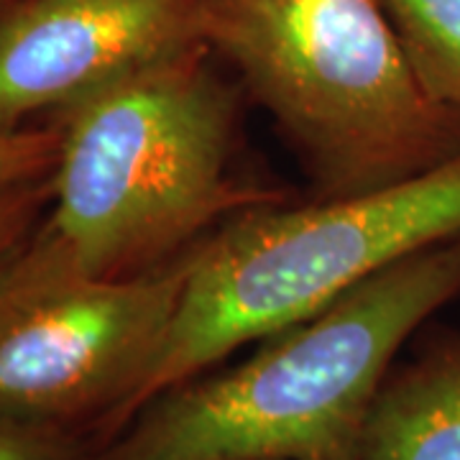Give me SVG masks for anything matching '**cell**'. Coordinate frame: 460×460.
<instances>
[{
  "label": "cell",
  "mask_w": 460,
  "mask_h": 460,
  "mask_svg": "<svg viewBox=\"0 0 460 460\" xmlns=\"http://www.w3.org/2000/svg\"><path fill=\"white\" fill-rule=\"evenodd\" d=\"M460 296V233L386 266L243 363L148 399L90 460H358L396 353Z\"/></svg>",
  "instance_id": "cell-1"
},
{
  "label": "cell",
  "mask_w": 460,
  "mask_h": 460,
  "mask_svg": "<svg viewBox=\"0 0 460 460\" xmlns=\"http://www.w3.org/2000/svg\"><path fill=\"white\" fill-rule=\"evenodd\" d=\"M208 51L164 57L65 111L41 233L84 274L146 271L220 217L277 205L230 180L235 102Z\"/></svg>",
  "instance_id": "cell-2"
},
{
  "label": "cell",
  "mask_w": 460,
  "mask_h": 460,
  "mask_svg": "<svg viewBox=\"0 0 460 460\" xmlns=\"http://www.w3.org/2000/svg\"><path fill=\"white\" fill-rule=\"evenodd\" d=\"M202 39L277 118L325 199L460 154V113L420 80L381 0H205Z\"/></svg>",
  "instance_id": "cell-3"
},
{
  "label": "cell",
  "mask_w": 460,
  "mask_h": 460,
  "mask_svg": "<svg viewBox=\"0 0 460 460\" xmlns=\"http://www.w3.org/2000/svg\"><path fill=\"white\" fill-rule=\"evenodd\" d=\"M460 233V154L420 177L307 208L261 205L195 246L177 314L133 402L313 317L386 266Z\"/></svg>",
  "instance_id": "cell-4"
},
{
  "label": "cell",
  "mask_w": 460,
  "mask_h": 460,
  "mask_svg": "<svg viewBox=\"0 0 460 460\" xmlns=\"http://www.w3.org/2000/svg\"><path fill=\"white\" fill-rule=\"evenodd\" d=\"M195 246L126 277L84 274L44 233L21 248L0 277V420L113 440L177 314Z\"/></svg>",
  "instance_id": "cell-5"
},
{
  "label": "cell",
  "mask_w": 460,
  "mask_h": 460,
  "mask_svg": "<svg viewBox=\"0 0 460 460\" xmlns=\"http://www.w3.org/2000/svg\"><path fill=\"white\" fill-rule=\"evenodd\" d=\"M205 0H23L0 16V131L205 44Z\"/></svg>",
  "instance_id": "cell-6"
},
{
  "label": "cell",
  "mask_w": 460,
  "mask_h": 460,
  "mask_svg": "<svg viewBox=\"0 0 460 460\" xmlns=\"http://www.w3.org/2000/svg\"><path fill=\"white\" fill-rule=\"evenodd\" d=\"M358 460H460V330L394 363L368 410Z\"/></svg>",
  "instance_id": "cell-7"
},
{
  "label": "cell",
  "mask_w": 460,
  "mask_h": 460,
  "mask_svg": "<svg viewBox=\"0 0 460 460\" xmlns=\"http://www.w3.org/2000/svg\"><path fill=\"white\" fill-rule=\"evenodd\" d=\"M414 72L460 113V0H381Z\"/></svg>",
  "instance_id": "cell-8"
},
{
  "label": "cell",
  "mask_w": 460,
  "mask_h": 460,
  "mask_svg": "<svg viewBox=\"0 0 460 460\" xmlns=\"http://www.w3.org/2000/svg\"><path fill=\"white\" fill-rule=\"evenodd\" d=\"M62 131H0V190L39 180L57 164Z\"/></svg>",
  "instance_id": "cell-9"
},
{
  "label": "cell",
  "mask_w": 460,
  "mask_h": 460,
  "mask_svg": "<svg viewBox=\"0 0 460 460\" xmlns=\"http://www.w3.org/2000/svg\"><path fill=\"white\" fill-rule=\"evenodd\" d=\"M95 450L87 438L0 420V460H90Z\"/></svg>",
  "instance_id": "cell-10"
},
{
  "label": "cell",
  "mask_w": 460,
  "mask_h": 460,
  "mask_svg": "<svg viewBox=\"0 0 460 460\" xmlns=\"http://www.w3.org/2000/svg\"><path fill=\"white\" fill-rule=\"evenodd\" d=\"M36 202L39 192H33L31 181L0 190V277L21 251V238L31 223Z\"/></svg>",
  "instance_id": "cell-11"
},
{
  "label": "cell",
  "mask_w": 460,
  "mask_h": 460,
  "mask_svg": "<svg viewBox=\"0 0 460 460\" xmlns=\"http://www.w3.org/2000/svg\"><path fill=\"white\" fill-rule=\"evenodd\" d=\"M5 5H8V0H0V16L5 13Z\"/></svg>",
  "instance_id": "cell-12"
}]
</instances>
